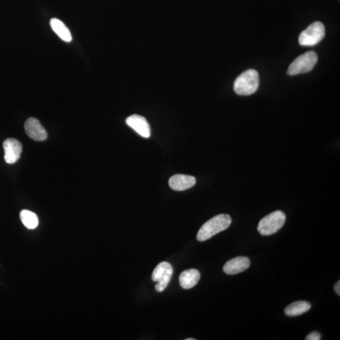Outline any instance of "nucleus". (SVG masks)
I'll list each match as a JSON object with an SVG mask.
<instances>
[{
	"label": "nucleus",
	"mask_w": 340,
	"mask_h": 340,
	"mask_svg": "<svg viewBox=\"0 0 340 340\" xmlns=\"http://www.w3.org/2000/svg\"><path fill=\"white\" fill-rule=\"evenodd\" d=\"M231 218L227 214H219L210 219L201 227L196 238L202 242L224 231L231 224Z\"/></svg>",
	"instance_id": "f257e3e1"
},
{
	"label": "nucleus",
	"mask_w": 340,
	"mask_h": 340,
	"mask_svg": "<svg viewBox=\"0 0 340 340\" xmlns=\"http://www.w3.org/2000/svg\"><path fill=\"white\" fill-rule=\"evenodd\" d=\"M259 75L255 69L244 71L235 80L234 90L236 94L243 96L254 94L259 86Z\"/></svg>",
	"instance_id": "f03ea898"
},
{
	"label": "nucleus",
	"mask_w": 340,
	"mask_h": 340,
	"mask_svg": "<svg viewBox=\"0 0 340 340\" xmlns=\"http://www.w3.org/2000/svg\"><path fill=\"white\" fill-rule=\"evenodd\" d=\"M285 220V213L277 210L261 219L258 224V231L263 236L273 235L282 228Z\"/></svg>",
	"instance_id": "7ed1b4c3"
},
{
	"label": "nucleus",
	"mask_w": 340,
	"mask_h": 340,
	"mask_svg": "<svg viewBox=\"0 0 340 340\" xmlns=\"http://www.w3.org/2000/svg\"><path fill=\"white\" fill-rule=\"evenodd\" d=\"M317 60L318 58L315 52H305L292 62L289 67L288 74L294 76L310 72L316 65Z\"/></svg>",
	"instance_id": "20e7f679"
},
{
	"label": "nucleus",
	"mask_w": 340,
	"mask_h": 340,
	"mask_svg": "<svg viewBox=\"0 0 340 340\" xmlns=\"http://www.w3.org/2000/svg\"><path fill=\"white\" fill-rule=\"evenodd\" d=\"M325 35V27L321 22H316L302 31L299 35V44L302 46H313L323 40Z\"/></svg>",
	"instance_id": "39448f33"
},
{
	"label": "nucleus",
	"mask_w": 340,
	"mask_h": 340,
	"mask_svg": "<svg viewBox=\"0 0 340 340\" xmlns=\"http://www.w3.org/2000/svg\"><path fill=\"white\" fill-rule=\"evenodd\" d=\"M173 270L169 263L162 262L154 270L152 280L158 282L155 286L157 292H162L167 288L172 277Z\"/></svg>",
	"instance_id": "423d86ee"
},
{
	"label": "nucleus",
	"mask_w": 340,
	"mask_h": 340,
	"mask_svg": "<svg viewBox=\"0 0 340 340\" xmlns=\"http://www.w3.org/2000/svg\"><path fill=\"white\" fill-rule=\"evenodd\" d=\"M3 146L5 151V162L8 164H13L17 162L22 152L21 142L15 139L10 138L5 140Z\"/></svg>",
	"instance_id": "0eeeda50"
},
{
	"label": "nucleus",
	"mask_w": 340,
	"mask_h": 340,
	"mask_svg": "<svg viewBox=\"0 0 340 340\" xmlns=\"http://www.w3.org/2000/svg\"><path fill=\"white\" fill-rule=\"evenodd\" d=\"M25 130L28 136L36 141H43L47 139V134L40 122L31 117L25 123Z\"/></svg>",
	"instance_id": "6e6552de"
},
{
	"label": "nucleus",
	"mask_w": 340,
	"mask_h": 340,
	"mask_svg": "<svg viewBox=\"0 0 340 340\" xmlns=\"http://www.w3.org/2000/svg\"><path fill=\"white\" fill-rule=\"evenodd\" d=\"M126 123L132 129L137 132L140 136L149 138L151 136V128L147 120L144 117L134 114L126 119Z\"/></svg>",
	"instance_id": "1a4fd4ad"
},
{
	"label": "nucleus",
	"mask_w": 340,
	"mask_h": 340,
	"mask_svg": "<svg viewBox=\"0 0 340 340\" xmlns=\"http://www.w3.org/2000/svg\"><path fill=\"white\" fill-rule=\"evenodd\" d=\"M249 266L250 260L248 258L238 257L227 261L224 266L223 271L226 274L236 275L245 271Z\"/></svg>",
	"instance_id": "9d476101"
},
{
	"label": "nucleus",
	"mask_w": 340,
	"mask_h": 340,
	"mask_svg": "<svg viewBox=\"0 0 340 340\" xmlns=\"http://www.w3.org/2000/svg\"><path fill=\"white\" fill-rule=\"evenodd\" d=\"M196 184L195 177L178 174L171 176L169 181L171 188L176 191H184L194 186Z\"/></svg>",
	"instance_id": "9b49d317"
},
{
	"label": "nucleus",
	"mask_w": 340,
	"mask_h": 340,
	"mask_svg": "<svg viewBox=\"0 0 340 340\" xmlns=\"http://www.w3.org/2000/svg\"><path fill=\"white\" fill-rule=\"evenodd\" d=\"M201 274L198 270L189 269L182 272L180 275V285L184 289H189L198 284Z\"/></svg>",
	"instance_id": "f8f14e48"
},
{
	"label": "nucleus",
	"mask_w": 340,
	"mask_h": 340,
	"mask_svg": "<svg viewBox=\"0 0 340 340\" xmlns=\"http://www.w3.org/2000/svg\"><path fill=\"white\" fill-rule=\"evenodd\" d=\"M50 25L52 29L62 40L70 43L72 41V35L68 28L60 20L53 18L50 20Z\"/></svg>",
	"instance_id": "ddd939ff"
},
{
	"label": "nucleus",
	"mask_w": 340,
	"mask_h": 340,
	"mask_svg": "<svg viewBox=\"0 0 340 340\" xmlns=\"http://www.w3.org/2000/svg\"><path fill=\"white\" fill-rule=\"evenodd\" d=\"M311 308V305L310 302L300 300L287 306L285 309V315L290 317L300 316L310 310Z\"/></svg>",
	"instance_id": "4468645a"
},
{
	"label": "nucleus",
	"mask_w": 340,
	"mask_h": 340,
	"mask_svg": "<svg viewBox=\"0 0 340 340\" xmlns=\"http://www.w3.org/2000/svg\"><path fill=\"white\" fill-rule=\"evenodd\" d=\"M22 223L29 229H33L38 227L39 219L35 213L28 210H22L20 213Z\"/></svg>",
	"instance_id": "2eb2a0df"
},
{
	"label": "nucleus",
	"mask_w": 340,
	"mask_h": 340,
	"mask_svg": "<svg viewBox=\"0 0 340 340\" xmlns=\"http://www.w3.org/2000/svg\"><path fill=\"white\" fill-rule=\"evenodd\" d=\"M321 334L319 333L316 332V331H314L310 334H309L307 336H306V339L307 340H319L321 339Z\"/></svg>",
	"instance_id": "dca6fc26"
},
{
	"label": "nucleus",
	"mask_w": 340,
	"mask_h": 340,
	"mask_svg": "<svg viewBox=\"0 0 340 340\" xmlns=\"http://www.w3.org/2000/svg\"><path fill=\"white\" fill-rule=\"evenodd\" d=\"M334 291H335L336 293L340 296V281H338V282L336 283V284L334 287Z\"/></svg>",
	"instance_id": "f3484780"
},
{
	"label": "nucleus",
	"mask_w": 340,
	"mask_h": 340,
	"mask_svg": "<svg viewBox=\"0 0 340 340\" xmlns=\"http://www.w3.org/2000/svg\"><path fill=\"white\" fill-rule=\"evenodd\" d=\"M186 340H195V338H187Z\"/></svg>",
	"instance_id": "a211bd4d"
}]
</instances>
